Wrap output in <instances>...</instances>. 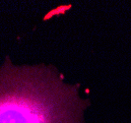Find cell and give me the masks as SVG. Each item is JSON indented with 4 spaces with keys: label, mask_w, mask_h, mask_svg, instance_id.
Listing matches in <instances>:
<instances>
[{
    "label": "cell",
    "mask_w": 131,
    "mask_h": 123,
    "mask_svg": "<svg viewBox=\"0 0 131 123\" xmlns=\"http://www.w3.org/2000/svg\"><path fill=\"white\" fill-rule=\"evenodd\" d=\"M82 103L46 67L0 70V123H84Z\"/></svg>",
    "instance_id": "cell-1"
}]
</instances>
